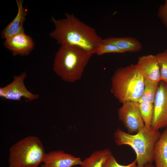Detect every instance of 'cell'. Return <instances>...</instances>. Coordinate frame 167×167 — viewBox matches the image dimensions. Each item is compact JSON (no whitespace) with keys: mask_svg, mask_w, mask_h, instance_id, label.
<instances>
[{"mask_svg":"<svg viewBox=\"0 0 167 167\" xmlns=\"http://www.w3.org/2000/svg\"><path fill=\"white\" fill-rule=\"evenodd\" d=\"M66 17L51 21L55 29L50 36L62 45L79 47L92 54H96L102 39L97 34L95 28L85 24L73 14H65Z\"/></svg>","mask_w":167,"mask_h":167,"instance_id":"cell-1","label":"cell"},{"mask_svg":"<svg viewBox=\"0 0 167 167\" xmlns=\"http://www.w3.org/2000/svg\"><path fill=\"white\" fill-rule=\"evenodd\" d=\"M92 55L77 47L61 45L55 56L54 71L63 81L75 83L81 78Z\"/></svg>","mask_w":167,"mask_h":167,"instance_id":"cell-2","label":"cell"},{"mask_svg":"<svg viewBox=\"0 0 167 167\" xmlns=\"http://www.w3.org/2000/svg\"><path fill=\"white\" fill-rule=\"evenodd\" d=\"M144 80L137 64L120 67L112 77L111 92L122 104L138 102L143 92Z\"/></svg>","mask_w":167,"mask_h":167,"instance_id":"cell-3","label":"cell"},{"mask_svg":"<svg viewBox=\"0 0 167 167\" xmlns=\"http://www.w3.org/2000/svg\"><path fill=\"white\" fill-rule=\"evenodd\" d=\"M161 133L151 127L144 126L138 132L131 134L118 128L113 134L116 144L118 146L127 145L131 147L136 155L138 167H143L154 161L153 149L155 144Z\"/></svg>","mask_w":167,"mask_h":167,"instance_id":"cell-4","label":"cell"},{"mask_svg":"<svg viewBox=\"0 0 167 167\" xmlns=\"http://www.w3.org/2000/svg\"><path fill=\"white\" fill-rule=\"evenodd\" d=\"M46 153L40 139L35 136L27 137L15 143L9 149V167H38Z\"/></svg>","mask_w":167,"mask_h":167,"instance_id":"cell-5","label":"cell"},{"mask_svg":"<svg viewBox=\"0 0 167 167\" xmlns=\"http://www.w3.org/2000/svg\"><path fill=\"white\" fill-rule=\"evenodd\" d=\"M119 120L131 134L136 133L144 126L138 102L127 101L122 104L118 110Z\"/></svg>","mask_w":167,"mask_h":167,"instance_id":"cell-6","label":"cell"},{"mask_svg":"<svg viewBox=\"0 0 167 167\" xmlns=\"http://www.w3.org/2000/svg\"><path fill=\"white\" fill-rule=\"evenodd\" d=\"M27 75L25 71L13 77L12 81L6 86L0 88V96L7 100L20 101L24 98L32 101L39 98V95L28 91L24 84V80Z\"/></svg>","mask_w":167,"mask_h":167,"instance_id":"cell-7","label":"cell"},{"mask_svg":"<svg viewBox=\"0 0 167 167\" xmlns=\"http://www.w3.org/2000/svg\"><path fill=\"white\" fill-rule=\"evenodd\" d=\"M154 112L152 128L159 130L167 127V83L161 81L153 103Z\"/></svg>","mask_w":167,"mask_h":167,"instance_id":"cell-8","label":"cell"},{"mask_svg":"<svg viewBox=\"0 0 167 167\" xmlns=\"http://www.w3.org/2000/svg\"><path fill=\"white\" fill-rule=\"evenodd\" d=\"M81 158L62 150H54L46 153L41 167H72L80 165Z\"/></svg>","mask_w":167,"mask_h":167,"instance_id":"cell-9","label":"cell"},{"mask_svg":"<svg viewBox=\"0 0 167 167\" xmlns=\"http://www.w3.org/2000/svg\"><path fill=\"white\" fill-rule=\"evenodd\" d=\"M4 45L6 48L12 52L14 56L27 55L32 52L34 47L33 39L24 32L6 39Z\"/></svg>","mask_w":167,"mask_h":167,"instance_id":"cell-10","label":"cell"},{"mask_svg":"<svg viewBox=\"0 0 167 167\" xmlns=\"http://www.w3.org/2000/svg\"><path fill=\"white\" fill-rule=\"evenodd\" d=\"M136 64L144 79L157 83L161 81L159 65L155 55L148 54L139 57Z\"/></svg>","mask_w":167,"mask_h":167,"instance_id":"cell-11","label":"cell"},{"mask_svg":"<svg viewBox=\"0 0 167 167\" xmlns=\"http://www.w3.org/2000/svg\"><path fill=\"white\" fill-rule=\"evenodd\" d=\"M18 7L17 13L13 20L3 29L1 32L2 38L6 39L18 34L24 32V23L27 11L23 6V1H16Z\"/></svg>","mask_w":167,"mask_h":167,"instance_id":"cell-12","label":"cell"},{"mask_svg":"<svg viewBox=\"0 0 167 167\" xmlns=\"http://www.w3.org/2000/svg\"><path fill=\"white\" fill-rule=\"evenodd\" d=\"M102 42L113 45L124 53L138 52L142 48V44L138 40L131 37H110L102 39Z\"/></svg>","mask_w":167,"mask_h":167,"instance_id":"cell-13","label":"cell"},{"mask_svg":"<svg viewBox=\"0 0 167 167\" xmlns=\"http://www.w3.org/2000/svg\"><path fill=\"white\" fill-rule=\"evenodd\" d=\"M153 156L156 167H167V127L155 144Z\"/></svg>","mask_w":167,"mask_h":167,"instance_id":"cell-14","label":"cell"},{"mask_svg":"<svg viewBox=\"0 0 167 167\" xmlns=\"http://www.w3.org/2000/svg\"><path fill=\"white\" fill-rule=\"evenodd\" d=\"M108 149L98 150L94 151L85 158L80 165V167H103L105 162L112 154Z\"/></svg>","mask_w":167,"mask_h":167,"instance_id":"cell-15","label":"cell"},{"mask_svg":"<svg viewBox=\"0 0 167 167\" xmlns=\"http://www.w3.org/2000/svg\"><path fill=\"white\" fill-rule=\"evenodd\" d=\"M159 83L148 79H144L143 92L138 102L145 101L153 103Z\"/></svg>","mask_w":167,"mask_h":167,"instance_id":"cell-16","label":"cell"},{"mask_svg":"<svg viewBox=\"0 0 167 167\" xmlns=\"http://www.w3.org/2000/svg\"><path fill=\"white\" fill-rule=\"evenodd\" d=\"M139 104L140 113L144 126L147 127H152L154 116L153 103L143 101L139 102Z\"/></svg>","mask_w":167,"mask_h":167,"instance_id":"cell-17","label":"cell"},{"mask_svg":"<svg viewBox=\"0 0 167 167\" xmlns=\"http://www.w3.org/2000/svg\"><path fill=\"white\" fill-rule=\"evenodd\" d=\"M155 56L159 65L161 81L167 83V49Z\"/></svg>","mask_w":167,"mask_h":167,"instance_id":"cell-18","label":"cell"},{"mask_svg":"<svg viewBox=\"0 0 167 167\" xmlns=\"http://www.w3.org/2000/svg\"><path fill=\"white\" fill-rule=\"evenodd\" d=\"M109 53L123 54L124 53L117 46L113 45L102 42L96 54L98 56H100L105 54Z\"/></svg>","mask_w":167,"mask_h":167,"instance_id":"cell-19","label":"cell"},{"mask_svg":"<svg viewBox=\"0 0 167 167\" xmlns=\"http://www.w3.org/2000/svg\"><path fill=\"white\" fill-rule=\"evenodd\" d=\"M103 167H138L136 160L129 164L124 165L119 164L117 161L114 156L110 155L105 163Z\"/></svg>","mask_w":167,"mask_h":167,"instance_id":"cell-20","label":"cell"},{"mask_svg":"<svg viewBox=\"0 0 167 167\" xmlns=\"http://www.w3.org/2000/svg\"><path fill=\"white\" fill-rule=\"evenodd\" d=\"M157 16L167 29V0L159 6L157 13Z\"/></svg>","mask_w":167,"mask_h":167,"instance_id":"cell-21","label":"cell"},{"mask_svg":"<svg viewBox=\"0 0 167 167\" xmlns=\"http://www.w3.org/2000/svg\"><path fill=\"white\" fill-rule=\"evenodd\" d=\"M143 167H156L155 166L153 165L152 164L147 163L144 165Z\"/></svg>","mask_w":167,"mask_h":167,"instance_id":"cell-22","label":"cell"}]
</instances>
